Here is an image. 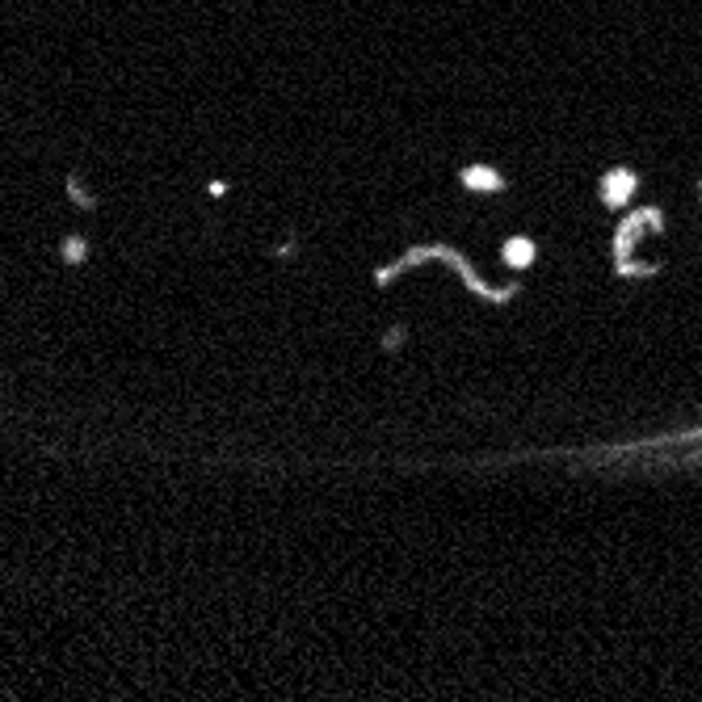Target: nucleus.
<instances>
[{"mask_svg": "<svg viewBox=\"0 0 702 702\" xmlns=\"http://www.w3.org/2000/svg\"><path fill=\"white\" fill-rule=\"evenodd\" d=\"M538 257V244L526 240V236H509L505 244H501V261L509 265V270H530Z\"/></svg>", "mask_w": 702, "mask_h": 702, "instance_id": "5", "label": "nucleus"}, {"mask_svg": "<svg viewBox=\"0 0 702 702\" xmlns=\"http://www.w3.org/2000/svg\"><path fill=\"white\" fill-rule=\"evenodd\" d=\"M408 337H412V329L395 320V324H387V332H383V337H379V350H383L387 358H395V353H400V350L408 345Z\"/></svg>", "mask_w": 702, "mask_h": 702, "instance_id": "6", "label": "nucleus"}, {"mask_svg": "<svg viewBox=\"0 0 702 702\" xmlns=\"http://www.w3.org/2000/svg\"><path fill=\"white\" fill-rule=\"evenodd\" d=\"M56 253H59V261H64L67 270H80V265H88V257H93V240H88L85 231H64Z\"/></svg>", "mask_w": 702, "mask_h": 702, "instance_id": "3", "label": "nucleus"}, {"mask_svg": "<svg viewBox=\"0 0 702 702\" xmlns=\"http://www.w3.org/2000/svg\"><path fill=\"white\" fill-rule=\"evenodd\" d=\"M64 198H67V202H72L76 210H85V215H93V210L101 207V198L88 189V181L76 173V168H72V173H64Z\"/></svg>", "mask_w": 702, "mask_h": 702, "instance_id": "4", "label": "nucleus"}, {"mask_svg": "<svg viewBox=\"0 0 702 702\" xmlns=\"http://www.w3.org/2000/svg\"><path fill=\"white\" fill-rule=\"evenodd\" d=\"M425 261L446 265L450 274L459 278V282L467 286V290H472V295L480 299V303H493V308H505V303H514L517 290H522L517 282H509V286H501V290H496L493 282H483V278L475 274V265L467 261V257H463L459 249H450V244H438V240H433V244H412V249H408L404 257H395V261H387V265H374V270H371L374 290H387L392 282H400V278L412 274V270H417V265H425Z\"/></svg>", "mask_w": 702, "mask_h": 702, "instance_id": "1", "label": "nucleus"}, {"mask_svg": "<svg viewBox=\"0 0 702 702\" xmlns=\"http://www.w3.org/2000/svg\"><path fill=\"white\" fill-rule=\"evenodd\" d=\"M459 186L467 189V194H505V173L501 168H493V165H483V160H472V165H463L459 168Z\"/></svg>", "mask_w": 702, "mask_h": 702, "instance_id": "2", "label": "nucleus"}, {"mask_svg": "<svg viewBox=\"0 0 702 702\" xmlns=\"http://www.w3.org/2000/svg\"><path fill=\"white\" fill-rule=\"evenodd\" d=\"M631 186H636V177H631V173H610V177H605V202H610V207H618V202L631 194Z\"/></svg>", "mask_w": 702, "mask_h": 702, "instance_id": "7", "label": "nucleus"}, {"mask_svg": "<svg viewBox=\"0 0 702 702\" xmlns=\"http://www.w3.org/2000/svg\"><path fill=\"white\" fill-rule=\"evenodd\" d=\"M299 249H303V236H299V231H290V236H282V240L270 249V257H274V261H295Z\"/></svg>", "mask_w": 702, "mask_h": 702, "instance_id": "8", "label": "nucleus"}, {"mask_svg": "<svg viewBox=\"0 0 702 702\" xmlns=\"http://www.w3.org/2000/svg\"><path fill=\"white\" fill-rule=\"evenodd\" d=\"M228 194H231V186L223 181V177H210V181H207V198H215V202H219V198H228Z\"/></svg>", "mask_w": 702, "mask_h": 702, "instance_id": "9", "label": "nucleus"}]
</instances>
